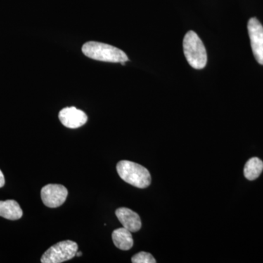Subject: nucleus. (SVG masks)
<instances>
[{
  "label": "nucleus",
  "mask_w": 263,
  "mask_h": 263,
  "mask_svg": "<svg viewBox=\"0 0 263 263\" xmlns=\"http://www.w3.org/2000/svg\"><path fill=\"white\" fill-rule=\"evenodd\" d=\"M68 191L61 184H48L41 190V198L48 208L61 206L67 199Z\"/></svg>",
  "instance_id": "obj_6"
},
{
  "label": "nucleus",
  "mask_w": 263,
  "mask_h": 263,
  "mask_svg": "<svg viewBox=\"0 0 263 263\" xmlns=\"http://www.w3.org/2000/svg\"><path fill=\"white\" fill-rule=\"evenodd\" d=\"M119 221L122 223L123 228L135 233L141 230V220L139 215L127 208H119L116 211Z\"/></svg>",
  "instance_id": "obj_8"
},
{
  "label": "nucleus",
  "mask_w": 263,
  "mask_h": 263,
  "mask_svg": "<svg viewBox=\"0 0 263 263\" xmlns=\"http://www.w3.org/2000/svg\"><path fill=\"white\" fill-rule=\"evenodd\" d=\"M82 51L86 57L98 61L122 64L129 60L127 54L119 48L95 41L85 43Z\"/></svg>",
  "instance_id": "obj_1"
},
{
  "label": "nucleus",
  "mask_w": 263,
  "mask_h": 263,
  "mask_svg": "<svg viewBox=\"0 0 263 263\" xmlns=\"http://www.w3.org/2000/svg\"><path fill=\"white\" fill-rule=\"evenodd\" d=\"M112 239L114 245L121 250H129L134 245L131 232L124 228L114 230L112 233Z\"/></svg>",
  "instance_id": "obj_10"
},
{
  "label": "nucleus",
  "mask_w": 263,
  "mask_h": 263,
  "mask_svg": "<svg viewBox=\"0 0 263 263\" xmlns=\"http://www.w3.org/2000/svg\"><path fill=\"white\" fill-rule=\"evenodd\" d=\"M117 170L123 181L137 188L148 187L152 181L149 171L146 167L130 161H120L117 164Z\"/></svg>",
  "instance_id": "obj_2"
},
{
  "label": "nucleus",
  "mask_w": 263,
  "mask_h": 263,
  "mask_svg": "<svg viewBox=\"0 0 263 263\" xmlns=\"http://www.w3.org/2000/svg\"><path fill=\"white\" fill-rule=\"evenodd\" d=\"M183 52L191 67L196 70L204 68L207 63V53L200 38L194 32L189 31L183 38Z\"/></svg>",
  "instance_id": "obj_3"
},
{
  "label": "nucleus",
  "mask_w": 263,
  "mask_h": 263,
  "mask_svg": "<svg viewBox=\"0 0 263 263\" xmlns=\"http://www.w3.org/2000/svg\"><path fill=\"white\" fill-rule=\"evenodd\" d=\"M248 32L253 54L256 60L263 65V27L256 18L249 19Z\"/></svg>",
  "instance_id": "obj_5"
},
{
  "label": "nucleus",
  "mask_w": 263,
  "mask_h": 263,
  "mask_svg": "<svg viewBox=\"0 0 263 263\" xmlns=\"http://www.w3.org/2000/svg\"><path fill=\"white\" fill-rule=\"evenodd\" d=\"M60 122L66 127L76 129L84 125L88 120L87 116L82 110L75 107L62 109L59 114Z\"/></svg>",
  "instance_id": "obj_7"
},
{
  "label": "nucleus",
  "mask_w": 263,
  "mask_h": 263,
  "mask_svg": "<svg viewBox=\"0 0 263 263\" xmlns=\"http://www.w3.org/2000/svg\"><path fill=\"white\" fill-rule=\"evenodd\" d=\"M81 255H82V253H81V252H76V256H77V257H80Z\"/></svg>",
  "instance_id": "obj_14"
},
{
  "label": "nucleus",
  "mask_w": 263,
  "mask_h": 263,
  "mask_svg": "<svg viewBox=\"0 0 263 263\" xmlns=\"http://www.w3.org/2000/svg\"><path fill=\"white\" fill-rule=\"evenodd\" d=\"M132 262L133 263H155V259L150 253L145 252H141L135 254L132 257Z\"/></svg>",
  "instance_id": "obj_12"
},
{
  "label": "nucleus",
  "mask_w": 263,
  "mask_h": 263,
  "mask_svg": "<svg viewBox=\"0 0 263 263\" xmlns=\"http://www.w3.org/2000/svg\"><path fill=\"white\" fill-rule=\"evenodd\" d=\"M5 183V180L4 177V175H3V172H2L1 170H0V188L3 187L4 186Z\"/></svg>",
  "instance_id": "obj_13"
},
{
  "label": "nucleus",
  "mask_w": 263,
  "mask_h": 263,
  "mask_svg": "<svg viewBox=\"0 0 263 263\" xmlns=\"http://www.w3.org/2000/svg\"><path fill=\"white\" fill-rule=\"evenodd\" d=\"M78 245L72 240H64L52 246L41 257L42 263H61L76 256Z\"/></svg>",
  "instance_id": "obj_4"
},
{
  "label": "nucleus",
  "mask_w": 263,
  "mask_h": 263,
  "mask_svg": "<svg viewBox=\"0 0 263 263\" xmlns=\"http://www.w3.org/2000/svg\"><path fill=\"white\" fill-rule=\"evenodd\" d=\"M263 171V162L262 161L259 160L257 157H253L247 161L245 164V170H243V174L246 179L249 181H253L260 176L261 173Z\"/></svg>",
  "instance_id": "obj_11"
},
{
  "label": "nucleus",
  "mask_w": 263,
  "mask_h": 263,
  "mask_svg": "<svg viewBox=\"0 0 263 263\" xmlns=\"http://www.w3.org/2000/svg\"><path fill=\"white\" fill-rule=\"evenodd\" d=\"M23 216V211L18 202L13 200L0 201V216L10 220H18Z\"/></svg>",
  "instance_id": "obj_9"
}]
</instances>
